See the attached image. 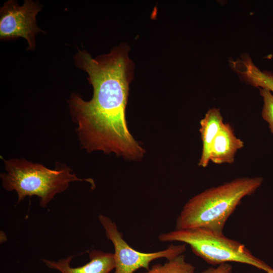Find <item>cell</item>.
<instances>
[{
    "mask_svg": "<svg viewBox=\"0 0 273 273\" xmlns=\"http://www.w3.org/2000/svg\"><path fill=\"white\" fill-rule=\"evenodd\" d=\"M128 52V46L122 44L94 58L79 50L75 62L88 73L94 94L87 101L72 94L68 103L82 148L87 152L100 151L140 160L145 150L130 134L125 118L134 68Z\"/></svg>",
    "mask_w": 273,
    "mask_h": 273,
    "instance_id": "obj_1",
    "label": "cell"
},
{
    "mask_svg": "<svg viewBox=\"0 0 273 273\" xmlns=\"http://www.w3.org/2000/svg\"><path fill=\"white\" fill-rule=\"evenodd\" d=\"M262 181L261 177H240L206 189L185 204L175 229L202 228L222 234L227 220L242 199L254 193Z\"/></svg>",
    "mask_w": 273,
    "mask_h": 273,
    "instance_id": "obj_2",
    "label": "cell"
},
{
    "mask_svg": "<svg viewBox=\"0 0 273 273\" xmlns=\"http://www.w3.org/2000/svg\"><path fill=\"white\" fill-rule=\"evenodd\" d=\"M6 173H1L2 186L8 191H15L18 203L26 197L40 198V207L46 208L56 195L66 191L75 181L90 179L80 178L65 164L50 169L39 163L23 158L4 159Z\"/></svg>",
    "mask_w": 273,
    "mask_h": 273,
    "instance_id": "obj_3",
    "label": "cell"
},
{
    "mask_svg": "<svg viewBox=\"0 0 273 273\" xmlns=\"http://www.w3.org/2000/svg\"><path fill=\"white\" fill-rule=\"evenodd\" d=\"M162 242H179L189 245L193 252L208 263L218 265L231 262L251 265L268 271L271 267L253 255L243 244L202 228L175 229L161 234Z\"/></svg>",
    "mask_w": 273,
    "mask_h": 273,
    "instance_id": "obj_4",
    "label": "cell"
},
{
    "mask_svg": "<svg viewBox=\"0 0 273 273\" xmlns=\"http://www.w3.org/2000/svg\"><path fill=\"white\" fill-rule=\"evenodd\" d=\"M98 219L104 229L108 239L114 249L115 268L113 273H133L139 268L150 269V263L156 259L167 260L178 256L186 250L185 244H171L166 249L153 252H142L131 247L123 238L115 222L109 217L100 214Z\"/></svg>",
    "mask_w": 273,
    "mask_h": 273,
    "instance_id": "obj_5",
    "label": "cell"
},
{
    "mask_svg": "<svg viewBox=\"0 0 273 273\" xmlns=\"http://www.w3.org/2000/svg\"><path fill=\"white\" fill-rule=\"evenodd\" d=\"M40 10L39 4L31 0L25 1L22 6L13 0L6 2L1 8L0 38L10 40L22 37L27 41L28 50H34L35 35L42 31L36 20Z\"/></svg>",
    "mask_w": 273,
    "mask_h": 273,
    "instance_id": "obj_6",
    "label": "cell"
},
{
    "mask_svg": "<svg viewBox=\"0 0 273 273\" xmlns=\"http://www.w3.org/2000/svg\"><path fill=\"white\" fill-rule=\"evenodd\" d=\"M74 255H70L57 261L41 259L49 268L61 273H111L115 268L114 253L93 250L89 253V261L83 265L72 267L71 262Z\"/></svg>",
    "mask_w": 273,
    "mask_h": 273,
    "instance_id": "obj_7",
    "label": "cell"
},
{
    "mask_svg": "<svg viewBox=\"0 0 273 273\" xmlns=\"http://www.w3.org/2000/svg\"><path fill=\"white\" fill-rule=\"evenodd\" d=\"M244 147V142L235 134L231 126L223 123L211 147L210 161L221 164L232 163L238 150Z\"/></svg>",
    "mask_w": 273,
    "mask_h": 273,
    "instance_id": "obj_8",
    "label": "cell"
},
{
    "mask_svg": "<svg viewBox=\"0 0 273 273\" xmlns=\"http://www.w3.org/2000/svg\"><path fill=\"white\" fill-rule=\"evenodd\" d=\"M219 109L212 108L200 121V132L202 141V151L199 165L206 167L210 161L211 145L223 124Z\"/></svg>",
    "mask_w": 273,
    "mask_h": 273,
    "instance_id": "obj_9",
    "label": "cell"
},
{
    "mask_svg": "<svg viewBox=\"0 0 273 273\" xmlns=\"http://www.w3.org/2000/svg\"><path fill=\"white\" fill-rule=\"evenodd\" d=\"M231 64L234 70L247 83L273 92V74L269 71H261L248 55H242L241 59L232 61Z\"/></svg>",
    "mask_w": 273,
    "mask_h": 273,
    "instance_id": "obj_10",
    "label": "cell"
},
{
    "mask_svg": "<svg viewBox=\"0 0 273 273\" xmlns=\"http://www.w3.org/2000/svg\"><path fill=\"white\" fill-rule=\"evenodd\" d=\"M195 267L185 259L184 254L167 260L164 264H157L140 273H194Z\"/></svg>",
    "mask_w": 273,
    "mask_h": 273,
    "instance_id": "obj_11",
    "label": "cell"
},
{
    "mask_svg": "<svg viewBox=\"0 0 273 273\" xmlns=\"http://www.w3.org/2000/svg\"><path fill=\"white\" fill-rule=\"evenodd\" d=\"M259 89L264 102L262 117L268 122L270 132L273 133V95L268 89L262 88Z\"/></svg>",
    "mask_w": 273,
    "mask_h": 273,
    "instance_id": "obj_12",
    "label": "cell"
},
{
    "mask_svg": "<svg viewBox=\"0 0 273 273\" xmlns=\"http://www.w3.org/2000/svg\"><path fill=\"white\" fill-rule=\"evenodd\" d=\"M232 266L229 263H225L216 267H209L199 273H232Z\"/></svg>",
    "mask_w": 273,
    "mask_h": 273,
    "instance_id": "obj_13",
    "label": "cell"
},
{
    "mask_svg": "<svg viewBox=\"0 0 273 273\" xmlns=\"http://www.w3.org/2000/svg\"><path fill=\"white\" fill-rule=\"evenodd\" d=\"M267 273H273V268L271 267L268 271L266 272Z\"/></svg>",
    "mask_w": 273,
    "mask_h": 273,
    "instance_id": "obj_14",
    "label": "cell"
},
{
    "mask_svg": "<svg viewBox=\"0 0 273 273\" xmlns=\"http://www.w3.org/2000/svg\"><path fill=\"white\" fill-rule=\"evenodd\" d=\"M22 273H23V272H22Z\"/></svg>",
    "mask_w": 273,
    "mask_h": 273,
    "instance_id": "obj_15",
    "label": "cell"
}]
</instances>
